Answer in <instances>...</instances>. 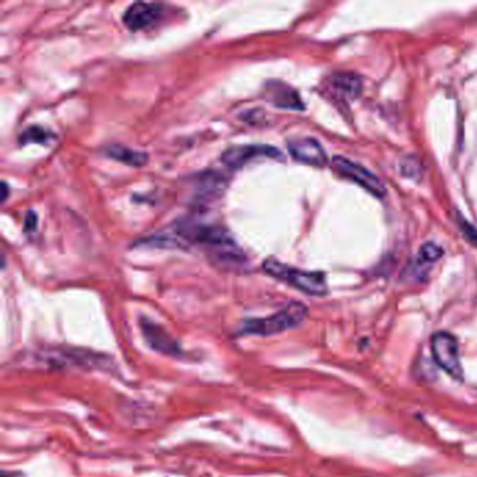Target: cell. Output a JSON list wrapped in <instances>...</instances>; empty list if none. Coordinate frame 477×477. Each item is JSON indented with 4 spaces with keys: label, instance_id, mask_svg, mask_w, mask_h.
I'll use <instances>...</instances> for the list:
<instances>
[{
    "label": "cell",
    "instance_id": "obj_18",
    "mask_svg": "<svg viewBox=\"0 0 477 477\" xmlns=\"http://www.w3.org/2000/svg\"><path fill=\"white\" fill-rule=\"evenodd\" d=\"M2 187H3V196H2V202H6V198H8V193H9L8 184H6V182H3V184H2Z\"/></svg>",
    "mask_w": 477,
    "mask_h": 477
},
{
    "label": "cell",
    "instance_id": "obj_5",
    "mask_svg": "<svg viewBox=\"0 0 477 477\" xmlns=\"http://www.w3.org/2000/svg\"><path fill=\"white\" fill-rule=\"evenodd\" d=\"M330 164H332V168L339 173L340 177H344L347 180L356 182L357 185H360L361 188H364L367 192H370L371 195L377 198L385 196L386 188L382 184V181L363 165L347 160L346 157H341V156H335Z\"/></svg>",
    "mask_w": 477,
    "mask_h": 477
},
{
    "label": "cell",
    "instance_id": "obj_4",
    "mask_svg": "<svg viewBox=\"0 0 477 477\" xmlns=\"http://www.w3.org/2000/svg\"><path fill=\"white\" fill-rule=\"evenodd\" d=\"M432 359L449 377L463 381V368L459 357V346L454 335L440 330L431 336Z\"/></svg>",
    "mask_w": 477,
    "mask_h": 477
},
{
    "label": "cell",
    "instance_id": "obj_7",
    "mask_svg": "<svg viewBox=\"0 0 477 477\" xmlns=\"http://www.w3.org/2000/svg\"><path fill=\"white\" fill-rule=\"evenodd\" d=\"M257 158H271V160H283V153L268 145H249V146H237L226 150L222 156V161L234 169L242 168L245 164L257 160Z\"/></svg>",
    "mask_w": 477,
    "mask_h": 477
},
{
    "label": "cell",
    "instance_id": "obj_6",
    "mask_svg": "<svg viewBox=\"0 0 477 477\" xmlns=\"http://www.w3.org/2000/svg\"><path fill=\"white\" fill-rule=\"evenodd\" d=\"M140 329L146 343L154 352L169 356V357H177V359L182 357L184 350L181 349V344L173 339L162 326L150 321L149 318H142Z\"/></svg>",
    "mask_w": 477,
    "mask_h": 477
},
{
    "label": "cell",
    "instance_id": "obj_9",
    "mask_svg": "<svg viewBox=\"0 0 477 477\" xmlns=\"http://www.w3.org/2000/svg\"><path fill=\"white\" fill-rule=\"evenodd\" d=\"M162 16V6L157 3H134L123 14V24L130 31H140L149 28Z\"/></svg>",
    "mask_w": 477,
    "mask_h": 477
},
{
    "label": "cell",
    "instance_id": "obj_14",
    "mask_svg": "<svg viewBox=\"0 0 477 477\" xmlns=\"http://www.w3.org/2000/svg\"><path fill=\"white\" fill-rule=\"evenodd\" d=\"M444 255V249L436 242H425L417 255V262L421 265H430L437 262Z\"/></svg>",
    "mask_w": 477,
    "mask_h": 477
},
{
    "label": "cell",
    "instance_id": "obj_12",
    "mask_svg": "<svg viewBox=\"0 0 477 477\" xmlns=\"http://www.w3.org/2000/svg\"><path fill=\"white\" fill-rule=\"evenodd\" d=\"M105 153L108 157H111L119 162H123V164L130 165V167H136V168L143 167L149 161V156L146 153L132 150V149H129V147L122 146V145H111L107 147Z\"/></svg>",
    "mask_w": 477,
    "mask_h": 477
},
{
    "label": "cell",
    "instance_id": "obj_16",
    "mask_svg": "<svg viewBox=\"0 0 477 477\" xmlns=\"http://www.w3.org/2000/svg\"><path fill=\"white\" fill-rule=\"evenodd\" d=\"M460 229H462V231H463V235L473 244V245H476L477 246V230L473 227V226H470L466 220H462L460 219Z\"/></svg>",
    "mask_w": 477,
    "mask_h": 477
},
{
    "label": "cell",
    "instance_id": "obj_2",
    "mask_svg": "<svg viewBox=\"0 0 477 477\" xmlns=\"http://www.w3.org/2000/svg\"><path fill=\"white\" fill-rule=\"evenodd\" d=\"M308 308L302 302H290L282 311L265 317L253 318L242 322L240 328L241 335H255V336H273L288 329L297 328L302 321L307 318Z\"/></svg>",
    "mask_w": 477,
    "mask_h": 477
},
{
    "label": "cell",
    "instance_id": "obj_10",
    "mask_svg": "<svg viewBox=\"0 0 477 477\" xmlns=\"http://www.w3.org/2000/svg\"><path fill=\"white\" fill-rule=\"evenodd\" d=\"M265 93H266V98L277 108L294 109V111H302L304 108H306L297 90H294L293 87H290L288 84L283 81L273 80L266 83Z\"/></svg>",
    "mask_w": 477,
    "mask_h": 477
},
{
    "label": "cell",
    "instance_id": "obj_15",
    "mask_svg": "<svg viewBox=\"0 0 477 477\" xmlns=\"http://www.w3.org/2000/svg\"><path fill=\"white\" fill-rule=\"evenodd\" d=\"M399 168H401L402 176L409 178V180H420L421 178L423 165H421L420 160H417L413 156L402 158L399 162Z\"/></svg>",
    "mask_w": 477,
    "mask_h": 477
},
{
    "label": "cell",
    "instance_id": "obj_17",
    "mask_svg": "<svg viewBox=\"0 0 477 477\" xmlns=\"http://www.w3.org/2000/svg\"><path fill=\"white\" fill-rule=\"evenodd\" d=\"M36 222H38V217H36L35 211H28L25 215V220H24V231L25 233L34 231L36 229Z\"/></svg>",
    "mask_w": 477,
    "mask_h": 477
},
{
    "label": "cell",
    "instance_id": "obj_11",
    "mask_svg": "<svg viewBox=\"0 0 477 477\" xmlns=\"http://www.w3.org/2000/svg\"><path fill=\"white\" fill-rule=\"evenodd\" d=\"M330 83L333 85V89L339 92L341 96L354 98L360 96L363 90V80L360 76L356 73L350 72H343V73H336L332 76Z\"/></svg>",
    "mask_w": 477,
    "mask_h": 477
},
{
    "label": "cell",
    "instance_id": "obj_1",
    "mask_svg": "<svg viewBox=\"0 0 477 477\" xmlns=\"http://www.w3.org/2000/svg\"><path fill=\"white\" fill-rule=\"evenodd\" d=\"M177 234L180 238L191 244H200L213 249L214 256L222 262L240 265L245 260L242 251L238 248L230 233L222 226L185 220L180 222L177 226Z\"/></svg>",
    "mask_w": 477,
    "mask_h": 477
},
{
    "label": "cell",
    "instance_id": "obj_3",
    "mask_svg": "<svg viewBox=\"0 0 477 477\" xmlns=\"http://www.w3.org/2000/svg\"><path fill=\"white\" fill-rule=\"evenodd\" d=\"M264 271L269 276L290 284L291 287L310 294V295H325L328 293V286L324 273L319 272H306L299 271L286 264L277 262L275 259H268L264 262Z\"/></svg>",
    "mask_w": 477,
    "mask_h": 477
},
{
    "label": "cell",
    "instance_id": "obj_8",
    "mask_svg": "<svg viewBox=\"0 0 477 477\" xmlns=\"http://www.w3.org/2000/svg\"><path fill=\"white\" fill-rule=\"evenodd\" d=\"M288 151L294 160L302 164H308L318 168L328 164V157L324 147L312 138H297L290 140Z\"/></svg>",
    "mask_w": 477,
    "mask_h": 477
},
{
    "label": "cell",
    "instance_id": "obj_13",
    "mask_svg": "<svg viewBox=\"0 0 477 477\" xmlns=\"http://www.w3.org/2000/svg\"><path fill=\"white\" fill-rule=\"evenodd\" d=\"M55 140V134L50 132L48 129L42 126H30L25 129L20 136V145L38 143V145H50Z\"/></svg>",
    "mask_w": 477,
    "mask_h": 477
}]
</instances>
